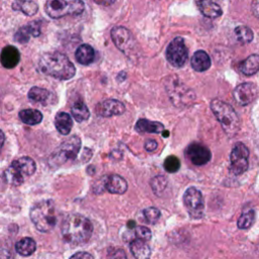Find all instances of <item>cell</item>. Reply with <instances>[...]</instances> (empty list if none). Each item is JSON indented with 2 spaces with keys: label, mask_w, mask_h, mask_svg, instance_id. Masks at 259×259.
<instances>
[{
  "label": "cell",
  "mask_w": 259,
  "mask_h": 259,
  "mask_svg": "<svg viewBox=\"0 0 259 259\" xmlns=\"http://www.w3.org/2000/svg\"><path fill=\"white\" fill-rule=\"evenodd\" d=\"M40 71L46 75L59 80H68L74 77L76 73L75 66L64 54L59 52L46 53L39 62Z\"/></svg>",
  "instance_id": "cell-1"
},
{
  "label": "cell",
  "mask_w": 259,
  "mask_h": 259,
  "mask_svg": "<svg viewBox=\"0 0 259 259\" xmlns=\"http://www.w3.org/2000/svg\"><path fill=\"white\" fill-rule=\"evenodd\" d=\"M93 232L91 222L82 215L72 214L68 216L63 222L61 233L66 242L73 245L86 243Z\"/></svg>",
  "instance_id": "cell-2"
},
{
  "label": "cell",
  "mask_w": 259,
  "mask_h": 259,
  "mask_svg": "<svg viewBox=\"0 0 259 259\" xmlns=\"http://www.w3.org/2000/svg\"><path fill=\"white\" fill-rule=\"evenodd\" d=\"M31 220L35 227L40 232H50L57 224L55 204L53 200H42L31 210Z\"/></svg>",
  "instance_id": "cell-3"
},
{
  "label": "cell",
  "mask_w": 259,
  "mask_h": 259,
  "mask_svg": "<svg viewBox=\"0 0 259 259\" xmlns=\"http://www.w3.org/2000/svg\"><path fill=\"white\" fill-rule=\"evenodd\" d=\"M211 110L218 120L220 121L225 134L229 138L237 135L240 127V120L233 107L220 100H213L211 101Z\"/></svg>",
  "instance_id": "cell-4"
},
{
  "label": "cell",
  "mask_w": 259,
  "mask_h": 259,
  "mask_svg": "<svg viewBox=\"0 0 259 259\" xmlns=\"http://www.w3.org/2000/svg\"><path fill=\"white\" fill-rule=\"evenodd\" d=\"M35 161L30 157H21L11 163L4 172L5 181L13 186H20L23 183L26 176H31L36 172Z\"/></svg>",
  "instance_id": "cell-5"
},
{
  "label": "cell",
  "mask_w": 259,
  "mask_h": 259,
  "mask_svg": "<svg viewBox=\"0 0 259 259\" xmlns=\"http://www.w3.org/2000/svg\"><path fill=\"white\" fill-rule=\"evenodd\" d=\"M81 147V141L77 136H72L71 138L64 141L56 150L54 151L50 158L49 164L53 168H57L68 161L74 160L79 153V150Z\"/></svg>",
  "instance_id": "cell-6"
},
{
  "label": "cell",
  "mask_w": 259,
  "mask_h": 259,
  "mask_svg": "<svg viewBox=\"0 0 259 259\" xmlns=\"http://www.w3.org/2000/svg\"><path fill=\"white\" fill-rule=\"evenodd\" d=\"M47 15L51 19H61L66 16H78L84 10V3L81 0H48L45 6Z\"/></svg>",
  "instance_id": "cell-7"
},
{
  "label": "cell",
  "mask_w": 259,
  "mask_h": 259,
  "mask_svg": "<svg viewBox=\"0 0 259 259\" xmlns=\"http://www.w3.org/2000/svg\"><path fill=\"white\" fill-rule=\"evenodd\" d=\"M166 90L175 106H187L196 100V93L176 77H170L166 82Z\"/></svg>",
  "instance_id": "cell-8"
},
{
  "label": "cell",
  "mask_w": 259,
  "mask_h": 259,
  "mask_svg": "<svg viewBox=\"0 0 259 259\" xmlns=\"http://www.w3.org/2000/svg\"><path fill=\"white\" fill-rule=\"evenodd\" d=\"M249 150L243 143H237L231 152V172L235 175H241L246 172L249 163Z\"/></svg>",
  "instance_id": "cell-9"
},
{
  "label": "cell",
  "mask_w": 259,
  "mask_h": 259,
  "mask_svg": "<svg viewBox=\"0 0 259 259\" xmlns=\"http://www.w3.org/2000/svg\"><path fill=\"white\" fill-rule=\"evenodd\" d=\"M188 52L185 46L184 40L180 37L175 38L168 45L166 50L167 61L174 67H183L187 61Z\"/></svg>",
  "instance_id": "cell-10"
},
{
  "label": "cell",
  "mask_w": 259,
  "mask_h": 259,
  "mask_svg": "<svg viewBox=\"0 0 259 259\" xmlns=\"http://www.w3.org/2000/svg\"><path fill=\"white\" fill-rule=\"evenodd\" d=\"M184 206L187 209L190 217L194 219H199L203 213V198L201 193L196 187H189L183 196Z\"/></svg>",
  "instance_id": "cell-11"
},
{
  "label": "cell",
  "mask_w": 259,
  "mask_h": 259,
  "mask_svg": "<svg viewBox=\"0 0 259 259\" xmlns=\"http://www.w3.org/2000/svg\"><path fill=\"white\" fill-rule=\"evenodd\" d=\"M111 35L116 47L126 55H129L135 46V40L131 32L124 26H116L112 30Z\"/></svg>",
  "instance_id": "cell-12"
},
{
  "label": "cell",
  "mask_w": 259,
  "mask_h": 259,
  "mask_svg": "<svg viewBox=\"0 0 259 259\" xmlns=\"http://www.w3.org/2000/svg\"><path fill=\"white\" fill-rule=\"evenodd\" d=\"M185 154L188 157V159L197 166L207 164L212 158L210 150L206 146L199 143H194L192 145H189L188 148L186 149Z\"/></svg>",
  "instance_id": "cell-13"
},
{
  "label": "cell",
  "mask_w": 259,
  "mask_h": 259,
  "mask_svg": "<svg viewBox=\"0 0 259 259\" xmlns=\"http://www.w3.org/2000/svg\"><path fill=\"white\" fill-rule=\"evenodd\" d=\"M258 88L253 83L239 84L234 90V99L240 105H248L257 97Z\"/></svg>",
  "instance_id": "cell-14"
},
{
  "label": "cell",
  "mask_w": 259,
  "mask_h": 259,
  "mask_svg": "<svg viewBox=\"0 0 259 259\" xmlns=\"http://www.w3.org/2000/svg\"><path fill=\"white\" fill-rule=\"evenodd\" d=\"M126 107L124 103L117 100H106L97 106V113L103 118H111L120 116L125 113Z\"/></svg>",
  "instance_id": "cell-15"
},
{
  "label": "cell",
  "mask_w": 259,
  "mask_h": 259,
  "mask_svg": "<svg viewBox=\"0 0 259 259\" xmlns=\"http://www.w3.org/2000/svg\"><path fill=\"white\" fill-rule=\"evenodd\" d=\"M104 188L110 192L111 194L115 195H122L127 192L128 189V183L127 181L122 179L121 176L113 174L107 177L103 183Z\"/></svg>",
  "instance_id": "cell-16"
},
{
  "label": "cell",
  "mask_w": 259,
  "mask_h": 259,
  "mask_svg": "<svg viewBox=\"0 0 259 259\" xmlns=\"http://www.w3.org/2000/svg\"><path fill=\"white\" fill-rule=\"evenodd\" d=\"M20 60V54L19 50L16 47L7 46L5 47L0 55V62H1L2 66L7 68V69H11L15 68Z\"/></svg>",
  "instance_id": "cell-17"
},
{
  "label": "cell",
  "mask_w": 259,
  "mask_h": 259,
  "mask_svg": "<svg viewBox=\"0 0 259 259\" xmlns=\"http://www.w3.org/2000/svg\"><path fill=\"white\" fill-rule=\"evenodd\" d=\"M40 34V22H31L30 24L22 26L18 31L15 36L17 42L25 44L28 43L31 37H39Z\"/></svg>",
  "instance_id": "cell-18"
},
{
  "label": "cell",
  "mask_w": 259,
  "mask_h": 259,
  "mask_svg": "<svg viewBox=\"0 0 259 259\" xmlns=\"http://www.w3.org/2000/svg\"><path fill=\"white\" fill-rule=\"evenodd\" d=\"M198 7L202 15L209 19H217L222 16L223 10L213 0H199Z\"/></svg>",
  "instance_id": "cell-19"
},
{
  "label": "cell",
  "mask_w": 259,
  "mask_h": 259,
  "mask_svg": "<svg viewBox=\"0 0 259 259\" xmlns=\"http://www.w3.org/2000/svg\"><path fill=\"white\" fill-rule=\"evenodd\" d=\"M212 61L204 51H197L192 58V67L197 72H203L210 69Z\"/></svg>",
  "instance_id": "cell-20"
},
{
  "label": "cell",
  "mask_w": 259,
  "mask_h": 259,
  "mask_svg": "<svg viewBox=\"0 0 259 259\" xmlns=\"http://www.w3.org/2000/svg\"><path fill=\"white\" fill-rule=\"evenodd\" d=\"M29 99L36 103L40 104H49L53 101V93L50 92L48 89L40 88V87H33L28 94Z\"/></svg>",
  "instance_id": "cell-21"
},
{
  "label": "cell",
  "mask_w": 259,
  "mask_h": 259,
  "mask_svg": "<svg viewBox=\"0 0 259 259\" xmlns=\"http://www.w3.org/2000/svg\"><path fill=\"white\" fill-rule=\"evenodd\" d=\"M135 129L139 133H151V134H160L164 131V126L159 121H153L149 120H139L135 126Z\"/></svg>",
  "instance_id": "cell-22"
},
{
  "label": "cell",
  "mask_w": 259,
  "mask_h": 259,
  "mask_svg": "<svg viewBox=\"0 0 259 259\" xmlns=\"http://www.w3.org/2000/svg\"><path fill=\"white\" fill-rule=\"evenodd\" d=\"M130 249L132 254L138 259H146L151 255V250H150L146 241L139 238L131 242Z\"/></svg>",
  "instance_id": "cell-23"
},
{
  "label": "cell",
  "mask_w": 259,
  "mask_h": 259,
  "mask_svg": "<svg viewBox=\"0 0 259 259\" xmlns=\"http://www.w3.org/2000/svg\"><path fill=\"white\" fill-rule=\"evenodd\" d=\"M55 127L60 134L64 136L69 135L73 127L72 118L67 113H58L55 118Z\"/></svg>",
  "instance_id": "cell-24"
},
{
  "label": "cell",
  "mask_w": 259,
  "mask_h": 259,
  "mask_svg": "<svg viewBox=\"0 0 259 259\" xmlns=\"http://www.w3.org/2000/svg\"><path fill=\"white\" fill-rule=\"evenodd\" d=\"M75 58L81 65H90L94 61V50L89 45H81L75 53Z\"/></svg>",
  "instance_id": "cell-25"
},
{
  "label": "cell",
  "mask_w": 259,
  "mask_h": 259,
  "mask_svg": "<svg viewBox=\"0 0 259 259\" xmlns=\"http://www.w3.org/2000/svg\"><path fill=\"white\" fill-rule=\"evenodd\" d=\"M240 71L246 76L254 75L259 71V55H251L239 66Z\"/></svg>",
  "instance_id": "cell-26"
},
{
  "label": "cell",
  "mask_w": 259,
  "mask_h": 259,
  "mask_svg": "<svg viewBox=\"0 0 259 259\" xmlns=\"http://www.w3.org/2000/svg\"><path fill=\"white\" fill-rule=\"evenodd\" d=\"M12 8L15 10H19L23 12L25 16H35L39 7L38 4L32 0H16L15 2L12 3Z\"/></svg>",
  "instance_id": "cell-27"
},
{
  "label": "cell",
  "mask_w": 259,
  "mask_h": 259,
  "mask_svg": "<svg viewBox=\"0 0 259 259\" xmlns=\"http://www.w3.org/2000/svg\"><path fill=\"white\" fill-rule=\"evenodd\" d=\"M37 249V244L34 239L25 237L20 240L16 245V250L21 256H30Z\"/></svg>",
  "instance_id": "cell-28"
},
{
  "label": "cell",
  "mask_w": 259,
  "mask_h": 259,
  "mask_svg": "<svg viewBox=\"0 0 259 259\" xmlns=\"http://www.w3.org/2000/svg\"><path fill=\"white\" fill-rule=\"evenodd\" d=\"M20 119L25 125L35 126L43 120V115L37 110H23L20 112Z\"/></svg>",
  "instance_id": "cell-29"
},
{
  "label": "cell",
  "mask_w": 259,
  "mask_h": 259,
  "mask_svg": "<svg viewBox=\"0 0 259 259\" xmlns=\"http://www.w3.org/2000/svg\"><path fill=\"white\" fill-rule=\"evenodd\" d=\"M71 113H72L73 118L78 122H82V121L88 120L89 116H90L88 107L86 106V104L83 101H81V100L76 101L73 104V106L71 108Z\"/></svg>",
  "instance_id": "cell-30"
},
{
  "label": "cell",
  "mask_w": 259,
  "mask_h": 259,
  "mask_svg": "<svg viewBox=\"0 0 259 259\" xmlns=\"http://www.w3.org/2000/svg\"><path fill=\"white\" fill-rule=\"evenodd\" d=\"M235 36L241 44H249L253 40V32L248 26L239 25L235 29Z\"/></svg>",
  "instance_id": "cell-31"
},
{
  "label": "cell",
  "mask_w": 259,
  "mask_h": 259,
  "mask_svg": "<svg viewBox=\"0 0 259 259\" xmlns=\"http://www.w3.org/2000/svg\"><path fill=\"white\" fill-rule=\"evenodd\" d=\"M167 179L166 177L162 176V175H158V176H155L154 179H152L151 182H150V184H151V187L153 189V192L156 196H161L162 193L164 192L165 188L167 187Z\"/></svg>",
  "instance_id": "cell-32"
},
{
  "label": "cell",
  "mask_w": 259,
  "mask_h": 259,
  "mask_svg": "<svg viewBox=\"0 0 259 259\" xmlns=\"http://www.w3.org/2000/svg\"><path fill=\"white\" fill-rule=\"evenodd\" d=\"M254 221H255V213L254 211H249L247 213L243 214L238 220V223H237V226L239 229H249L253 224H254Z\"/></svg>",
  "instance_id": "cell-33"
},
{
  "label": "cell",
  "mask_w": 259,
  "mask_h": 259,
  "mask_svg": "<svg viewBox=\"0 0 259 259\" xmlns=\"http://www.w3.org/2000/svg\"><path fill=\"white\" fill-rule=\"evenodd\" d=\"M143 216L145 218V220L147 223L149 224H156L160 217H161V213L158 209L156 208H148V209H145L144 212H143Z\"/></svg>",
  "instance_id": "cell-34"
},
{
  "label": "cell",
  "mask_w": 259,
  "mask_h": 259,
  "mask_svg": "<svg viewBox=\"0 0 259 259\" xmlns=\"http://www.w3.org/2000/svg\"><path fill=\"white\" fill-rule=\"evenodd\" d=\"M164 168L169 173H174L180 168V161L175 156H169L164 161Z\"/></svg>",
  "instance_id": "cell-35"
},
{
  "label": "cell",
  "mask_w": 259,
  "mask_h": 259,
  "mask_svg": "<svg viewBox=\"0 0 259 259\" xmlns=\"http://www.w3.org/2000/svg\"><path fill=\"white\" fill-rule=\"evenodd\" d=\"M135 234L136 237L145 241L150 240L152 237L151 231H150V229H148L147 227H137L135 229Z\"/></svg>",
  "instance_id": "cell-36"
},
{
  "label": "cell",
  "mask_w": 259,
  "mask_h": 259,
  "mask_svg": "<svg viewBox=\"0 0 259 259\" xmlns=\"http://www.w3.org/2000/svg\"><path fill=\"white\" fill-rule=\"evenodd\" d=\"M158 147V144L155 140H148L146 143H145V149L147 150L148 152H153L155 151V150L157 149Z\"/></svg>",
  "instance_id": "cell-37"
},
{
  "label": "cell",
  "mask_w": 259,
  "mask_h": 259,
  "mask_svg": "<svg viewBox=\"0 0 259 259\" xmlns=\"http://www.w3.org/2000/svg\"><path fill=\"white\" fill-rule=\"evenodd\" d=\"M251 11L253 16L259 20V0H253L251 3Z\"/></svg>",
  "instance_id": "cell-38"
},
{
  "label": "cell",
  "mask_w": 259,
  "mask_h": 259,
  "mask_svg": "<svg viewBox=\"0 0 259 259\" xmlns=\"http://www.w3.org/2000/svg\"><path fill=\"white\" fill-rule=\"evenodd\" d=\"M93 1L99 4V5H102V6H110L112 5L116 0H93Z\"/></svg>",
  "instance_id": "cell-39"
},
{
  "label": "cell",
  "mask_w": 259,
  "mask_h": 259,
  "mask_svg": "<svg viewBox=\"0 0 259 259\" xmlns=\"http://www.w3.org/2000/svg\"><path fill=\"white\" fill-rule=\"evenodd\" d=\"M71 257L72 258H92L93 256L89 253H86V252H79V253L72 255Z\"/></svg>",
  "instance_id": "cell-40"
},
{
  "label": "cell",
  "mask_w": 259,
  "mask_h": 259,
  "mask_svg": "<svg viewBox=\"0 0 259 259\" xmlns=\"http://www.w3.org/2000/svg\"><path fill=\"white\" fill-rule=\"evenodd\" d=\"M4 140H5L4 134H3V132L1 130H0V152H1V150H2V146L4 144Z\"/></svg>",
  "instance_id": "cell-41"
}]
</instances>
